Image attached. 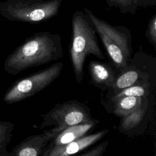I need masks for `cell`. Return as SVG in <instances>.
<instances>
[{
	"label": "cell",
	"instance_id": "1",
	"mask_svg": "<svg viewBox=\"0 0 156 156\" xmlns=\"http://www.w3.org/2000/svg\"><path fill=\"white\" fill-rule=\"evenodd\" d=\"M63 57L62 38L58 34L40 32L27 38L5 58L7 73L16 75L32 67L43 65Z\"/></svg>",
	"mask_w": 156,
	"mask_h": 156
},
{
	"label": "cell",
	"instance_id": "2",
	"mask_svg": "<svg viewBox=\"0 0 156 156\" xmlns=\"http://www.w3.org/2000/svg\"><path fill=\"white\" fill-rule=\"evenodd\" d=\"M72 37L69 49L71 62L76 80L80 83L84 77L86 57L92 55L99 59H104L93 24L83 12L76 11L71 19Z\"/></svg>",
	"mask_w": 156,
	"mask_h": 156
},
{
	"label": "cell",
	"instance_id": "3",
	"mask_svg": "<svg viewBox=\"0 0 156 156\" xmlns=\"http://www.w3.org/2000/svg\"><path fill=\"white\" fill-rule=\"evenodd\" d=\"M83 11L100 37L114 67L118 71L126 68L133 52L130 30L122 26L110 24L96 16L88 8H84Z\"/></svg>",
	"mask_w": 156,
	"mask_h": 156
},
{
	"label": "cell",
	"instance_id": "4",
	"mask_svg": "<svg viewBox=\"0 0 156 156\" xmlns=\"http://www.w3.org/2000/svg\"><path fill=\"white\" fill-rule=\"evenodd\" d=\"M62 0H7L0 2V14L12 21L38 23L56 16Z\"/></svg>",
	"mask_w": 156,
	"mask_h": 156
},
{
	"label": "cell",
	"instance_id": "5",
	"mask_svg": "<svg viewBox=\"0 0 156 156\" xmlns=\"http://www.w3.org/2000/svg\"><path fill=\"white\" fill-rule=\"evenodd\" d=\"M156 79L155 58L139 51L131 57L128 65L118 71L116 79L111 88L107 90L105 101L118 93L122 90L136 83H150L155 87Z\"/></svg>",
	"mask_w": 156,
	"mask_h": 156
},
{
	"label": "cell",
	"instance_id": "6",
	"mask_svg": "<svg viewBox=\"0 0 156 156\" xmlns=\"http://www.w3.org/2000/svg\"><path fill=\"white\" fill-rule=\"evenodd\" d=\"M64 64L57 62L46 68L15 81L3 96V101L12 104L28 98L44 90L60 75Z\"/></svg>",
	"mask_w": 156,
	"mask_h": 156
},
{
	"label": "cell",
	"instance_id": "7",
	"mask_svg": "<svg viewBox=\"0 0 156 156\" xmlns=\"http://www.w3.org/2000/svg\"><path fill=\"white\" fill-rule=\"evenodd\" d=\"M41 118L40 128L52 127L50 129L57 135L68 127L93 119L88 107L76 100L56 104L49 112L42 115Z\"/></svg>",
	"mask_w": 156,
	"mask_h": 156
},
{
	"label": "cell",
	"instance_id": "8",
	"mask_svg": "<svg viewBox=\"0 0 156 156\" xmlns=\"http://www.w3.org/2000/svg\"><path fill=\"white\" fill-rule=\"evenodd\" d=\"M152 102L149 96L143 97L140 105L133 112L121 118L118 131L127 136L142 133L151 117Z\"/></svg>",
	"mask_w": 156,
	"mask_h": 156
},
{
	"label": "cell",
	"instance_id": "9",
	"mask_svg": "<svg viewBox=\"0 0 156 156\" xmlns=\"http://www.w3.org/2000/svg\"><path fill=\"white\" fill-rule=\"evenodd\" d=\"M108 133V129H103L92 134L84 135L65 144L46 147L42 156H68L77 154L102 139Z\"/></svg>",
	"mask_w": 156,
	"mask_h": 156
},
{
	"label": "cell",
	"instance_id": "10",
	"mask_svg": "<svg viewBox=\"0 0 156 156\" xmlns=\"http://www.w3.org/2000/svg\"><path fill=\"white\" fill-rule=\"evenodd\" d=\"M57 135L51 129L40 134L30 135L15 146L10 154L12 156H42L48 143Z\"/></svg>",
	"mask_w": 156,
	"mask_h": 156
},
{
	"label": "cell",
	"instance_id": "11",
	"mask_svg": "<svg viewBox=\"0 0 156 156\" xmlns=\"http://www.w3.org/2000/svg\"><path fill=\"white\" fill-rule=\"evenodd\" d=\"M113 65L96 60L88 64V70L91 83L102 91L108 90L114 83L118 73Z\"/></svg>",
	"mask_w": 156,
	"mask_h": 156
},
{
	"label": "cell",
	"instance_id": "12",
	"mask_svg": "<svg viewBox=\"0 0 156 156\" xmlns=\"http://www.w3.org/2000/svg\"><path fill=\"white\" fill-rule=\"evenodd\" d=\"M99 122L100 121L93 119L91 121L87 122L77 124L68 127L62 130L56 136H55L48 143L46 147H49L58 146L73 141L85 135Z\"/></svg>",
	"mask_w": 156,
	"mask_h": 156
},
{
	"label": "cell",
	"instance_id": "13",
	"mask_svg": "<svg viewBox=\"0 0 156 156\" xmlns=\"http://www.w3.org/2000/svg\"><path fill=\"white\" fill-rule=\"evenodd\" d=\"M143 97L121 96L102 103L108 113L119 118L124 117L133 112L140 104Z\"/></svg>",
	"mask_w": 156,
	"mask_h": 156
},
{
	"label": "cell",
	"instance_id": "14",
	"mask_svg": "<svg viewBox=\"0 0 156 156\" xmlns=\"http://www.w3.org/2000/svg\"><path fill=\"white\" fill-rule=\"evenodd\" d=\"M154 86L151 84L150 83H136L130 87H128L121 91L118 93L113 96L112 98L105 101H101V104L108 102L111 99L121 97V96H138V97H145L150 96L152 93V91L154 89Z\"/></svg>",
	"mask_w": 156,
	"mask_h": 156
},
{
	"label": "cell",
	"instance_id": "15",
	"mask_svg": "<svg viewBox=\"0 0 156 156\" xmlns=\"http://www.w3.org/2000/svg\"><path fill=\"white\" fill-rule=\"evenodd\" d=\"M14 124L10 121H0V155L10 156L6 149L13 136Z\"/></svg>",
	"mask_w": 156,
	"mask_h": 156
},
{
	"label": "cell",
	"instance_id": "16",
	"mask_svg": "<svg viewBox=\"0 0 156 156\" xmlns=\"http://www.w3.org/2000/svg\"><path fill=\"white\" fill-rule=\"evenodd\" d=\"M108 7H115L122 13L134 14L137 9L133 4V0H105Z\"/></svg>",
	"mask_w": 156,
	"mask_h": 156
},
{
	"label": "cell",
	"instance_id": "17",
	"mask_svg": "<svg viewBox=\"0 0 156 156\" xmlns=\"http://www.w3.org/2000/svg\"><path fill=\"white\" fill-rule=\"evenodd\" d=\"M145 35L150 44L156 49V14H154L149 20Z\"/></svg>",
	"mask_w": 156,
	"mask_h": 156
},
{
	"label": "cell",
	"instance_id": "18",
	"mask_svg": "<svg viewBox=\"0 0 156 156\" xmlns=\"http://www.w3.org/2000/svg\"><path fill=\"white\" fill-rule=\"evenodd\" d=\"M109 141H104L96 145L94 147L91 148L90 149L87 150L82 153L80 154V156H102L105 153L107 147H108Z\"/></svg>",
	"mask_w": 156,
	"mask_h": 156
},
{
	"label": "cell",
	"instance_id": "19",
	"mask_svg": "<svg viewBox=\"0 0 156 156\" xmlns=\"http://www.w3.org/2000/svg\"><path fill=\"white\" fill-rule=\"evenodd\" d=\"M156 0H133L134 6L137 9L138 7H149L155 5Z\"/></svg>",
	"mask_w": 156,
	"mask_h": 156
}]
</instances>
